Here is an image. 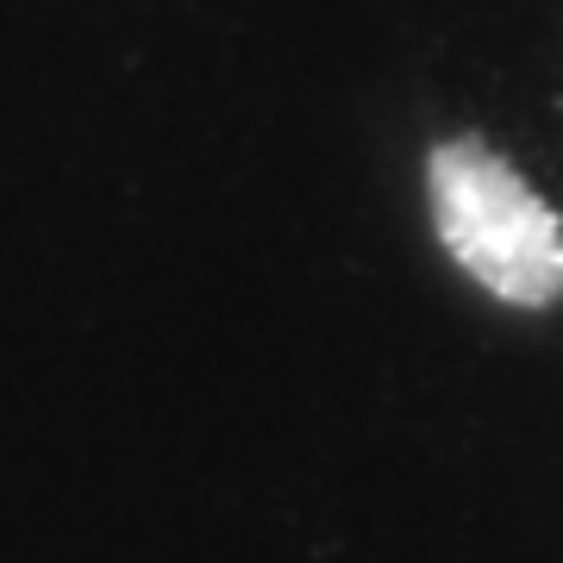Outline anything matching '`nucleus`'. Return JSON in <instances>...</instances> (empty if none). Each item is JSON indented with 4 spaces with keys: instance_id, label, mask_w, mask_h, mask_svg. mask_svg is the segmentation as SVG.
I'll use <instances>...</instances> for the list:
<instances>
[{
    "instance_id": "f257e3e1",
    "label": "nucleus",
    "mask_w": 563,
    "mask_h": 563,
    "mask_svg": "<svg viewBox=\"0 0 563 563\" xmlns=\"http://www.w3.org/2000/svg\"><path fill=\"white\" fill-rule=\"evenodd\" d=\"M432 225L444 251L483 282L495 301L551 307L563 295V220L532 195V181L476 139L432 151Z\"/></svg>"
}]
</instances>
